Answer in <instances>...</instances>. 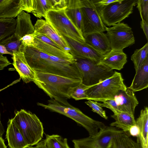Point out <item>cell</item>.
Returning a JSON list of instances; mask_svg holds the SVG:
<instances>
[{
    "label": "cell",
    "mask_w": 148,
    "mask_h": 148,
    "mask_svg": "<svg viewBox=\"0 0 148 148\" xmlns=\"http://www.w3.org/2000/svg\"><path fill=\"white\" fill-rule=\"evenodd\" d=\"M20 50L23 52L28 64L34 71L81 79L75 61L47 54L31 46L22 45Z\"/></svg>",
    "instance_id": "1"
},
{
    "label": "cell",
    "mask_w": 148,
    "mask_h": 148,
    "mask_svg": "<svg viewBox=\"0 0 148 148\" xmlns=\"http://www.w3.org/2000/svg\"><path fill=\"white\" fill-rule=\"evenodd\" d=\"M37 104L45 109L71 119L84 127L87 131L89 136L96 134L99 130L106 126L102 122L92 119L78 108L72 106L65 98L55 97L49 100L47 104L39 102Z\"/></svg>",
    "instance_id": "2"
},
{
    "label": "cell",
    "mask_w": 148,
    "mask_h": 148,
    "mask_svg": "<svg viewBox=\"0 0 148 148\" xmlns=\"http://www.w3.org/2000/svg\"><path fill=\"white\" fill-rule=\"evenodd\" d=\"M35 71L36 78L33 82L50 99L55 97L71 98L69 95L70 88L75 87L81 83L80 79Z\"/></svg>",
    "instance_id": "3"
},
{
    "label": "cell",
    "mask_w": 148,
    "mask_h": 148,
    "mask_svg": "<svg viewBox=\"0 0 148 148\" xmlns=\"http://www.w3.org/2000/svg\"><path fill=\"white\" fill-rule=\"evenodd\" d=\"M12 119L29 146L36 145L43 137L42 123L34 114L23 109L16 110Z\"/></svg>",
    "instance_id": "4"
},
{
    "label": "cell",
    "mask_w": 148,
    "mask_h": 148,
    "mask_svg": "<svg viewBox=\"0 0 148 148\" xmlns=\"http://www.w3.org/2000/svg\"><path fill=\"white\" fill-rule=\"evenodd\" d=\"M127 88L121 73L114 71L111 77L87 90V100L103 102L115 99L120 90Z\"/></svg>",
    "instance_id": "5"
},
{
    "label": "cell",
    "mask_w": 148,
    "mask_h": 148,
    "mask_svg": "<svg viewBox=\"0 0 148 148\" xmlns=\"http://www.w3.org/2000/svg\"><path fill=\"white\" fill-rule=\"evenodd\" d=\"M44 18L62 36L80 43L85 42L82 32L67 17L65 12V10H49L46 13Z\"/></svg>",
    "instance_id": "6"
},
{
    "label": "cell",
    "mask_w": 148,
    "mask_h": 148,
    "mask_svg": "<svg viewBox=\"0 0 148 148\" xmlns=\"http://www.w3.org/2000/svg\"><path fill=\"white\" fill-rule=\"evenodd\" d=\"M75 64L82 76L81 83L88 86H93L111 77L114 71L90 60L75 58Z\"/></svg>",
    "instance_id": "7"
},
{
    "label": "cell",
    "mask_w": 148,
    "mask_h": 148,
    "mask_svg": "<svg viewBox=\"0 0 148 148\" xmlns=\"http://www.w3.org/2000/svg\"><path fill=\"white\" fill-rule=\"evenodd\" d=\"M137 0H117L98 9L101 20L109 27L120 23L133 12Z\"/></svg>",
    "instance_id": "8"
},
{
    "label": "cell",
    "mask_w": 148,
    "mask_h": 148,
    "mask_svg": "<svg viewBox=\"0 0 148 148\" xmlns=\"http://www.w3.org/2000/svg\"><path fill=\"white\" fill-rule=\"evenodd\" d=\"M83 36L106 31L99 10L91 0H79Z\"/></svg>",
    "instance_id": "9"
},
{
    "label": "cell",
    "mask_w": 148,
    "mask_h": 148,
    "mask_svg": "<svg viewBox=\"0 0 148 148\" xmlns=\"http://www.w3.org/2000/svg\"><path fill=\"white\" fill-rule=\"evenodd\" d=\"M105 29L112 50L123 51L135 43L132 29L127 24L119 23Z\"/></svg>",
    "instance_id": "10"
},
{
    "label": "cell",
    "mask_w": 148,
    "mask_h": 148,
    "mask_svg": "<svg viewBox=\"0 0 148 148\" xmlns=\"http://www.w3.org/2000/svg\"><path fill=\"white\" fill-rule=\"evenodd\" d=\"M123 132L116 127L106 126L95 135L74 139L72 142L75 148H107L112 140Z\"/></svg>",
    "instance_id": "11"
},
{
    "label": "cell",
    "mask_w": 148,
    "mask_h": 148,
    "mask_svg": "<svg viewBox=\"0 0 148 148\" xmlns=\"http://www.w3.org/2000/svg\"><path fill=\"white\" fill-rule=\"evenodd\" d=\"M32 47L40 51L49 55L68 60H75V59L71 53L64 50L56 43L43 35L35 36L34 44Z\"/></svg>",
    "instance_id": "12"
},
{
    "label": "cell",
    "mask_w": 148,
    "mask_h": 148,
    "mask_svg": "<svg viewBox=\"0 0 148 148\" xmlns=\"http://www.w3.org/2000/svg\"><path fill=\"white\" fill-rule=\"evenodd\" d=\"M34 26L35 31L33 34L35 36L44 35L64 50L70 53L71 48L64 37L58 33L46 20L37 19Z\"/></svg>",
    "instance_id": "13"
},
{
    "label": "cell",
    "mask_w": 148,
    "mask_h": 148,
    "mask_svg": "<svg viewBox=\"0 0 148 148\" xmlns=\"http://www.w3.org/2000/svg\"><path fill=\"white\" fill-rule=\"evenodd\" d=\"M64 37L71 48L70 53L75 58L88 60L97 64L103 58V55L86 42L81 43L72 39Z\"/></svg>",
    "instance_id": "14"
},
{
    "label": "cell",
    "mask_w": 148,
    "mask_h": 148,
    "mask_svg": "<svg viewBox=\"0 0 148 148\" xmlns=\"http://www.w3.org/2000/svg\"><path fill=\"white\" fill-rule=\"evenodd\" d=\"M12 58V64L24 82H33L36 78L35 72L28 64L23 52L20 50L14 52Z\"/></svg>",
    "instance_id": "15"
},
{
    "label": "cell",
    "mask_w": 148,
    "mask_h": 148,
    "mask_svg": "<svg viewBox=\"0 0 148 148\" xmlns=\"http://www.w3.org/2000/svg\"><path fill=\"white\" fill-rule=\"evenodd\" d=\"M115 99L121 112L134 115L135 108L139 102L133 92L127 87L119 91Z\"/></svg>",
    "instance_id": "16"
},
{
    "label": "cell",
    "mask_w": 148,
    "mask_h": 148,
    "mask_svg": "<svg viewBox=\"0 0 148 148\" xmlns=\"http://www.w3.org/2000/svg\"><path fill=\"white\" fill-rule=\"evenodd\" d=\"M83 37L86 43L102 55L111 50L108 38L104 32L93 33Z\"/></svg>",
    "instance_id": "17"
},
{
    "label": "cell",
    "mask_w": 148,
    "mask_h": 148,
    "mask_svg": "<svg viewBox=\"0 0 148 148\" xmlns=\"http://www.w3.org/2000/svg\"><path fill=\"white\" fill-rule=\"evenodd\" d=\"M127 62V55L123 51L111 50L103 55L97 64L104 65L112 70H120Z\"/></svg>",
    "instance_id": "18"
},
{
    "label": "cell",
    "mask_w": 148,
    "mask_h": 148,
    "mask_svg": "<svg viewBox=\"0 0 148 148\" xmlns=\"http://www.w3.org/2000/svg\"><path fill=\"white\" fill-rule=\"evenodd\" d=\"M17 17L14 33L17 39L20 41L21 38L25 35L33 34L35 28L32 23L30 15L28 13L23 11Z\"/></svg>",
    "instance_id": "19"
},
{
    "label": "cell",
    "mask_w": 148,
    "mask_h": 148,
    "mask_svg": "<svg viewBox=\"0 0 148 148\" xmlns=\"http://www.w3.org/2000/svg\"><path fill=\"white\" fill-rule=\"evenodd\" d=\"M6 138L10 148H26L29 146L12 119L8 122Z\"/></svg>",
    "instance_id": "20"
},
{
    "label": "cell",
    "mask_w": 148,
    "mask_h": 148,
    "mask_svg": "<svg viewBox=\"0 0 148 148\" xmlns=\"http://www.w3.org/2000/svg\"><path fill=\"white\" fill-rule=\"evenodd\" d=\"M33 10L32 13L36 17H44L46 13L51 10H61L63 7L61 0H33Z\"/></svg>",
    "instance_id": "21"
},
{
    "label": "cell",
    "mask_w": 148,
    "mask_h": 148,
    "mask_svg": "<svg viewBox=\"0 0 148 148\" xmlns=\"http://www.w3.org/2000/svg\"><path fill=\"white\" fill-rule=\"evenodd\" d=\"M136 73L131 85L127 87L134 93L148 87V56Z\"/></svg>",
    "instance_id": "22"
},
{
    "label": "cell",
    "mask_w": 148,
    "mask_h": 148,
    "mask_svg": "<svg viewBox=\"0 0 148 148\" xmlns=\"http://www.w3.org/2000/svg\"><path fill=\"white\" fill-rule=\"evenodd\" d=\"M136 121V125L139 130L137 143L140 145L141 148H148V108L147 106L141 110L140 115Z\"/></svg>",
    "instance_id": "23"
},
{
    "label": "cell",
    "mask_w": 148,
    "mask_h": 148,
    "mask_svg": "<svg viewBox=\"0 0 148 148\" xmlns=\"http://www.w3.org/2000/svg\"><path fill=\"white\" fill-rule=\"evenodd\" d=\"M22 11L20 0H0V18H14Z\"/></svg>",
    "instance_id": "24"
},
{
    "label": "cell",
    "mask_w": 148,
    "mask_h": 148,
    "mask_svg": "<svg viewBox=\"0 0 148 148\" xmlns=\"http://www.w3.org/2000/svg\"><path fill=\"white\" fill-rule=\"evenodd\" d=\"M65 12L74 25L82 32V16L79 0H68Z\"/></svg>",
    "instance_id": "25"
},
{
    "label": "cell",
    "mask_w": 148,
    "mask_h": 148,
    "mask_svg": "<svg viewBox=\"0 0 148 148\" xmlns=\"http://www.w3.org/2000/svg\"><path fill=\"white\" fill-rule=\"evenodd\" d=\"M111 117L115 121L110 124V126L120 129L127 134L130 128L136 125L134 115L127 112H122L112 115Z\"/></svg>",
    "instance_id": "26"
},
{
    "label": "cell",
    "mask_w": 148,
    "mask_h": 148,
    "mask_svg": "<svg viewBox=\"0 0 148 148\" xmlns=\"http://www.w3.org/2000/svg\"><path fill=\"white\" fill-rule=\"evenodd\" d=\"M113 140L117 148H141L139 144L124 132L117 135Z\"/></svg>",
    "instance_id": "27"
},
{
    "label": "cell",
    "mask_w": 148,
    "mask_h": 148,
    "mask_svg": "<svg viewBox=\"0 0 148 148\" xmlns=\"http://www.w3.org/2000/svg\"><path fill=\"white\" fill-rule=\"evenodd\" d=\"M16 24L14 18H0V42L14 33Z\"/></svg>",
    "instance_id": "28"
},
{
    "label": "cell",
    "mask_w": 148,
    "mask_h": 148,
    "mask_svg": "<svg viewBox=\"0 0 148 148\" xmlns=\"http://www.w3.org/2000/svg\"><path fill=\"white\" fill-rule=\"evenodd\" d=\"M45 135L44 141L46 148H70L66 138L56 134Z\"/></svg>",
    "instance_id": "29"
},
{
    "label": "cell",
    "mask_w": 148,
    "mask_h": 148,
    "mask_svg": "<svg viewBox=\"0 0 148 148\" xmlns=\"http://www.w3.org/2000/svg\"><path fill=\"white\" fill-rule=\"evenodd\" d=\"M148 43L141 48L136 49L131 56V59L134 66L136 72L140 69L147 57L148 56Z\"/></svg>",
    "instance_id": "30"
},
{
    "label": "cell",
    "mask_w": 148,
    "mask_h": 148,
    "mask_svg": "<svg viewBox=\"0 0 148 148\" xmlns=\"http://www.w3.org/2000/svg\"><path fill=\"white\" fill-rule=\"evenodd\" d=\"M92 86H86L81 83L77 86L70 88L69 95L71 98L76 101L81 99L87 100V90Z\"/></svg>",
    "instance_id": "31"
},
{
    "label": "cell",
    "mask_w": 148,
    "mask_h": 148,
    "mask_svg": "<svg viewBox=\"0 0 148 148\" xmlns=\"http://www.w3.org/2000/svg\"><path fill=\"white\" fill-rule=\"evenodd\" d=\"M0 44L4 46L7 51L12 55L14 52L20 50L22 45L21 42L14 33L1 41Z\"/></svg>",
    "instance_id": "32"
},
{
    "label": "cell",
    "mask_w": 148,
    "mask_h": 148,
    "mask_svg": "<svg viewBox=\"0 0 148 148\" xmlns=\"http://www.w3.org/2000/svg\"><path fill=\"white\" fill-rule=\"evenodd\" d=\"M136 4L141 19L148 23V0H137Z\"/></svg>",
    "instance_id": "33"
},
{
    "label": "cell",
    "mask_w": 148,
    "mask_h": 148,
    "mask_svg": "<svg viewBox=\"0 0 148 148\" xmlns=\"http://www.w3.org/2000/svg\"><path fill=\"white\" fill-rule=\"evenodd\" d=\"M85 103L92 109L93 112L97 113L105 119H108V117L106 115L105 111L99 106L97 101L88 100V101H86Z\"/></svg>",
    "instance_id": "34"
},
{
    "label": "cell",
    "mask_w": 148,
    "mask_h": 148,
    "mask_svg": "<svg viewBox=\"0 0 148 148\" xmlns=\"http://www.w3.org/2000/svg\"><path fill=\"white\" fill-rule=\"evenodd\" d=\"M103 102L98 103L101 107L110 109L113 112L114 114H118L122 112L115 99L107 100Z\"/></svg>",
    "instance_id": "35"
},
{
    "label": "cell",
    "mask_w": 148,
    "mask_h": 148,
    "mask_svg": "<svg viewBox=\"0 0 148 148\" xmlns=\"http://www.w3.org/2000/svg\"><path fill=\"white\" fill-rule=\"evenodd\" d=\"M35 36L33 34L25 35L20 40L22 45L25 46H33Z\"/></svg>",
    "instance_id": "36"
},
{
    "label": "cell",
    "mask_w": 148,
    "mask_h": 148,
    "mask_svg": "<svg viewBox=\"0 0 148 148\" xmlns=\"http://www.w3.org/2000/svg\"><path fill=\"white\" fill-rule=\"evenodd\" d=\"M20 3L23 11L32 13L33 10V0H20Z\"/></svg>",
    "instance_id": "37"
},
{
    "label": "cell",
    "mask_w": 148,
    "mask_h": 148,
    "mask_svg": "<svg viewBox=\"0 0 148 148\" xmlns=\"http://www.w3.org/2000/svg\"><path fill=\"white\" fill-rule=\"evenodd\" d=\"M117 0H91L93 4L98 9L102 8Z\"/></svg>",
    "instance_id": "38"
},
{
    "label": "cell",
    "mask_w": 148,
    "mask_h": 148,
    "mask_svg": "<svg viewBox=\"0 0 148 148\" xmlns=\"http://www.w3.org/2000/svg\"><path fill=\"white\" fill-rule=\"evenodd\" d=\"M11 64L6 56H0V71L3 70L5 67Z\"/></svg>",
    "instance_id": "39"
},
{
    "label": "cell",
    "mask_w": 148,
    "mask_h": 148,
    "mask_svg": "<svg viewBox=\"0 0 148 148\" xmlns=\"http://www.w3.org/2000/svg\"><path fill=\"white\" fill-rule=\"evenodd\" d=\"M139 133V130L138 127L135 125L130 128L129 131V135L134 137H138Z\"/></svg>",
    "instance_id": "40"
},
{
    "label": "cell",
    "mask_w": 148,
    "mask_h": 148,
    "mask_svg": "<svg viewBox=\"0 0 148 148\" xmlns=\"http://www.w3.org/2000/svg\"><path fill=\"white\" fill-rule=\"evenodd\" d=\"M140 25L141 28L142 29L146 36L147 40L148 39V23L143 19L140 21Z\"/></svg>",
    "instance_id": "41"
},
{
    "label": "cell",
    "mask_w": 148,
    "mask_h": 148,
    "mask_svg": "<svg viewBox=\"0 0 148 148\" xmlns=\"http://www.w3.org/2000/svg\"><path fill=\"white\" fill-rule=\"evenodd\" d=\"M36 145L35 147L30 146L26 148H46L44 140L40 141Z\"/></svg>",
    "instance_id": "42"
},
{
    "label": "cell",
    "mask_w": 148,
    "mask_h": 148,
    "mask_svg": "<svg viewBox=\"0 0 148 148\" xmlns=\"http://www.w3.org/2000/svg\"><path fill=\"white\" fill-rule=\"evenodd\" d=\"M4 54H8L12 56V54L7 51L4 46L0 44V56L3 55Z\"/></svg>",
    "instance_id": "43"
},
{
    "label": "cell",
    "mask_w": 148,
    "mask_h": 148,
    "mask_svg": "<svg viewBox=\"0 0 148 148\" xmlns=\"http://www.w3.org/2000/svg\"><path fill=\"white\" fill-rule=\"evenodd\" d=\"M1 114L0 112V137H2L3 134L5 132L4 127L1 123Z\"/></svg>",
    "instance_id": "44"
},
{
    "label": "cell",
    "mask_w": 148,
    "mask_h": 148,
    "mask_svg": "<svg viewBox=\"0 0 148 148\" xmlns=\"http://www.w3.org/2000/svg\"><path fill=\"white\" fill-rule=\"evenodd\" d=\"M0 148H7L2 137H0Z\"/></svg>",
    "instance_id": "45"
},
{
    "label": "cell",
    "mask_w": 148,
    "mask_h": 148,
    "mask_svg": "<svg viewBox=\"0 0 148 148\" xmlns=\"http://www.w3.org/2000/svg\"><path fill=\"white\" fill-rule=\"evenodd\" d=\"M107 148H117L113 140V138L110 142Z\"/></svg>",
    "instance_id": "46"
}]
</instances>
